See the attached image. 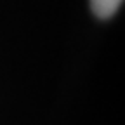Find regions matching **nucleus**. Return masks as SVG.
<instances>
[{
    "instance_id": "f257e3e1",
    "label": "nucleus",
    "mask_w": 125,
    "mask_h": 125,
    "mask_svg": "<svg viewBox=\"0 0 125 125\" xmlns=\"http://www.w3.org/2000/svg\"><path fill=\"white\" fill-rule=\"evenodd\" d=\"M92 9L99 18H109L113 16L115 10L120 7L122 0H90Z\"/></svg>"
}]
</instances>
